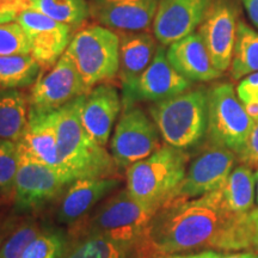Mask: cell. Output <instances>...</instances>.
I'll list each match as a JSON object with an SVG mask.
<instances>
[{"instance_id":"obj_22","label":"cell","mask_w":258,"mask_h":258,"mask_svg":"<svg viewBox=\"0 0 258 258\" xmlns=\"http://www.w3.org/2000/svg\"><path fill=\"white\" fill-rule=\"evenodd\" d=\"M152 250L118 243L98 234L84 235L63 258H157Z\"/></svg>"},{"instance_id":"obj_43","label":"cell","mask_w":258,"mask_h":258,"mask_svg":"<svg viewBox=\"0 0 258 258\" xmlns=\"http://www.w3.org/2000/svg\"><path fill=\"white\" fill-rule=\"evenodd\" d=\"M6 219H8V218H5V219H0V227H2V226L4 225V222L6 221Z\"/></svg>"},{"instance_id":"obj_38","label":"cell","mask_w":258,"mask_h":258,"mask_svg":"<svg viewBox=\"0 0 258 258\" xmlns=\"http://www.w3.org/2000/svg\"><path fill=\"white\" fill-rule=\"evenodd\" d=\"M221 258H258V253L253 251H246V252H237V253H222Z\"/></svg>"},{"instance_id":"obj_31","label":"cell","mask_w":258,"mask_h":258,"mask_svg":"<svg viewBox=\"0 0 258 258\" xmlns=\"http://www.w3.org/2000/svg\"><path fill=\"white\" fill-rule=\"evenodd\" d=\"M30 42L17 22L0 24V56L30 55Z\"/></svg>"},{"instance_id":"obj_29","label":"cell","mask_w":258,"mask_h":258,"mask_svg":"<svg viewBox=\"0 0 258 258\" xmlns=\"http://www.w3.org/2000/svg\"><path fill=\"white\" fill-rule=\"evenodd\" d=\"M42 228L40 222L34 218L16 222L0 246V258H21Z\"/></svg>"},{"instance_id":"obj_23","label":"cell","mask_w":258,"mask_h":258,"mask_svg":"<svg viewBox=\"0 0 258 258\" xmlns=\"http://www.w3.org/2000/svg\"><path fill=\"white\" fill-rule=\"evenodd\" d=\"M222 205L226 209L238 214H246L253 209L256 199V179L250 166L239 165L234 167L219 189Z\"/></svg>"},{"instance_id":"obj_3","label":"cell","mask_w":258,"mask_h":258,"mask_svg":"<svg viewBox=\"0 0 258 258\" xmlns=\"http://www.w3.org/2000/svg\"><path fill=\"white\" fill-rule=\"evenodd\" d=\"M209 89H189L152 103L148 111L166 145L186 151L207 135Z\"/></svg>"},{"instance_id":"obj_28","label":"cell","mask_w":258,"mask_h":258,"mask_svg":"<svg viewBox=\"0 0 258 258\" xmlns=\"http://www.w3.org/2000/svg\"><path fill=\"white\" fill-rule=\"evenodd\" d=\"M70 249V239L64 232L43 227L21 258H63Z\"/></svg>"},{"instance_id":"obj_39","label":"cell","mask_w":258,"mask_h":258,"mask_svg":"<svg viewBox=\"0 0 258 258\" xmlns=\"http://www.w3.org/2000/svg\"><path fill=\"white\" fill-rule=\"evenodd\" d=\"M253 217V221H254V239H253V250L257 251L258 253V208L252 209L251 211Z\"/></svg>"},{"instance_id":"obj_25","label":"cell","mask_w":258,"mask_h":258,"mask_svg":"<svg viewBox=\"0 0 258 258\" xmlns=\"http://www.w3.org/2000/svg\"><path fill=\"white\" fill-rule=\"evenodd\" d=\"M230 70L233 80L258 72V31L243 21L238 24Z\"/></svg>"},{"instance_id":"obj_35","label":"cell","mask_w":258,"mask_h":258,"mask_svg":"<svg viewBox=\"0 0 258 258\" xmlns=\"http://www.w3.org/2000/svg\"><path fill=\"white\" fill-rule=\"evenodd\" d=\"M25 9H29V0H0V11L19 14Z\"/></svg>"},{"instance_id":"obj_34","label":"cell","mask_w":258,"mask_h":258,"mask_svg":"<svg viewBox=\"0 0 258 258\" xmlns=\"http://www.w3.org/2000/svg\"><path fill=\"white\" fill-rule=\"evenodd\" d=\"M222 253L215 250H206L201 252L194 253H172V254H163L157 258H221Z\"/></svg>"},{"instance_id":"obj_33","label":"cell","mask_w":258,"mask_h":258,"mask_svg":"<svg viewBox=\"0 0 258 258\" xmlns=\"http://www.w3.org/2000/svg\"><path fill=\"white\" fill-rule=\"evenodd\" d=\"M237 158H239L241 163L250 166L251 169L258 167V116L253 118L252 128H251L246 143Z\"/></svg>"},{"instance_id":"obj_5","label":"cell","mask_w":258,"mask_h":258,"mask_svg":"<svg viewBox=\"0 0 258 258\" xmlns=\"http://www.w3.org/2000/svg\"><path fill=\"white\" fill-rule=\"evenodd\" d=\"M157 211L139 202L123 189L106 200L78 232L82 237L98 234L118 243L152 250L148 243V230Z\"/></svg>"},{"instance_id":"obj_32","label":"cell","mask_w":258,"mask_h":258,"mask_svg":"<svg viewBox=\"0 0 258 258\" xmlns=\"http://www.w3.org/2000/svg\"><path fill=\"white\" fill-rule=\"evenodd\" d=\"M237 95L251 117L258 116V72L250 74L240 80Z\"/></svg>"},{"instance_id":"obj_2","label":"cell","mask_w":258,"mask_h":258,"mask_svg":"<svg viewBox=\"0 0 258 258\" xmlns=\"http://www.w3.org/2000/svg\"><path fill=\"white\" fill-rule=\"evenodd\" d=\"M84 96L57 110V148L62 172L74 182L115 177L118 167L111 153L96 143L80 121Z\"/></svg>"},{"instance_id":"obj_7","label":"cell","mask_w":258,"mask_h":258,"mask_svg":"<svg viewBox=\"0 0 258 258\" xmlns=\"http://www.w3.org/2000/svg\"><path fill=\"white\" fill-rule=\"evenodd\" d=\"M252 124L253 118L231 83H220L209 89V143L228 148L238 156L243 151Z\"/></svg>"},{"instance_id":"obj_1","label":"cell","mask_w":258,"mask_h":258,"mask_svg":"<svg viewBox=\"0 0 258 258\" xmlns=\"http://www.w3.org/2000/svg\"><path fill=\"white\" fill-rule=\"evenodd\" d=\"M252 213H232L222 205L219 189L201 198L170 201L158 209L148 230L157 256L200 249L253 250Z\"/></svg>"},{"instance_id":"obj_20","label":"cell","mask_w":258,"mask_h":258,"mask_svg":"<svg viewBox=\"0 0 258 258\" xmlns=\"http://www.w3.org/2000/svg\"><path fill=\"white\" fill-rule=\"evenodd\" d=\"M56 121L57 110L51 112H29L27 129L18 144L22 145L40 163L64 175L61 169L57 148Z\"/></svg>"},{"instance_id":"obj_9","label":"cell","mask_w":258,"mask_h":258,"mask_svg":"<svg viewBox=\"0 0 258 258\" xmlns=\"http://www.w3.org/2000/svg\"><path fill=\"white\" fill-rule=\"evenodd\" d=\"M159 131L152 117L139 106L124 108L112 133L110 151L118 169L151 156L160 147Z\"/></svg>"},{"instance_id":"obj_18","label":"cell","mask_w":258,"mask_h":258,"mask_svg":"<svg viewBox=\"0 0 258 258\" xmlns=\"http://www.w3.org/2000/svg\"><path fill=\"white\" fill-rule=\"evenodd\" d=\"M120 177L76 179L67 186L57 207L56 220L72 226L82 221L91 209L120 186Z\"/></svg>"},{"instance_id":"obj_30","label":"cell","mask_w":258,"mask_h":258,"mask_svg":"<svg viewBox=\"0 0 258 258\" xmlns=\"http://www.w3.org/2000/svg\"><path fill=\"white\" fill-rule=\"evenodd\" d=\"M18 163L17 143L0 140V196L5 200V202L12 201L14 199Z\"/></svg>"},{"instance_id":"obj_10","label":"cell","mask_w":258,"mask_h":258,"mask_svg":"<svg viewBox=\"0 0 258 258\" xmlns=\"http://www.w3.org/2000/svg\"><path fill=\"white\" fill-rule=\"evenodd\" d=\"M122 85V106L141 102H160L191 89L192 83L173 69L166 57V47L159 44L150 66L138 78Z\"/></svg>"},{"instance_id":"obj_4","label":"cell","mask_w":258,"mask_h":258,"mask_svg":"<svg viewBox=\"0 0 258 258\" xmlns=\"http://www.w3.org/2000/svg\"><path fill=\"white\" fill-rule=\"evenodd\" d=\"M189 159L185 151L170 145L160 146L125 170V189L139 202L159 209L182 183Z\"/></svg>"},{"instance_id":"obj_17","label":"cell","mask_w":258,"mask_h":258,"mask_svg":"<svg viewBox=\"0 0 258 258\" xmlns=\"http://www.w3.org/2000/svg\"><path fill=\"white\" fill-rule=\"evenodd\" d=\"M122 108L118 90L110 84H101L84 96L79 111L80 121L90 137L105 147Z\"/></svg>"},{"instance_id":"obj_36","label":"cell","mask_w":258,"mask_h":258,"mask_svg":"<svg viewBox=\"0 0 258 258\" xmlns=\"http://www.w3.org/2000/svg\"><path fill=\"white\" fill-rule=\"evenodd\" d=\"M240 3L243 4L251 23L258 30V0H240Z\"/></svg>"},{"instance_id":"obj_19","label":"cell","mask_w":258,"mask_h":258,"mask_svg":"<svg viewBox=\"0 0 258 258\" xmlns=\"http://www.w3.org/2000/svg\"><path fill=\"white\" fill-rule=\"evenodd\" d=\"M166 57L173 69L191 83L213 82L221 76L199 31L167 46Z\"/></svg>"},{"instance_id":"obj_13","label":"cell","mask_w":258,"mask_h":258,"mask_svg":"<svg viewBox=\"0 0 258 258\" xmlns=\"http://www.w3.org/2000/svg\"><path fill=\"white\" fill-rule=\"evenodd\" d=\"M16 22L28 36L30 55L41 69H49L57 62L69 48L76 30L32 9H25L19 12Z\"/></svg>"},{"instance_id":"obj_21","label":"cell","mask_w":258,"mask_h":258,"mask_svg":"<svg viewBox=\"0 0 258 258\" xmlns=\"http://www.w3.org/2000/svg\"><path fill=\"white\" fill-rule=\"evenodd\" d=\"M120 37V70L121 84L138 78L150 66L156 55L159 42L148 31L118 34Z\"/></svg>"},{"instance_id":"obj_6","label":"cell","mask_w":258,"mask_h":258,"mask_svg":"<svg viewBox=\"0 0 258 258\" xmlns=\"http://www.w3.org/2000/svg\"><path fill=\"white\" fill-rule=\"evenodd\" d=\"M67 53L89 90L109 84L120 70V37L101 24H93L74 34Z\"/></svg>"},{"instance_id":"obj_40","label":"cell","mask_w":258,"mask_h":258,"mask_svg":"<svg viewBox=\"0 0 258 258\" xmlns=\"http://www.w3.org/2000/svg\"><path fill=\"white\" fill-rule=\"evenodd\" d=\"M16 12H9V11H0V24L10 23V22H15L17 18Z\"/></svg>"},{"instance_id":"obj_15","label":"cell","mask_w":258,"mask_h":258,"mask_svg":"<svg viewBox=\"0 0 258 258\" xmlns=\"http://www.w3.org/2000/svg\"><path fill=\"white\" fill-rule=\"evenodd\" d=\"M215 0H159L153 35L161 46L188 36L201 27Z\"/></svg>"},{"instance_id":"obj_11","label":"cell","mask_w":258,"mask_h":258,"mask_svg":"<svg viewBox=\"0 0 258 258\" xmlns=\"http://www.w3.org/2000/svg\"><path fill=\"white\" fill-rule=\"evenodd\" d=\"M90 90L80 78L67 51L42 77H38L28 95L29 112L56 111Z\"/></svg>"},{"instance_id":"obj_27","label":"cell","mask_w":258,"mask_h":258,"mask_svg":"<svg viewBox=\"0 0 258 258\" xmlns=\"http://www.w3.org/2000/svg\"><path fill=\"white\" fill-rule=\"evenodd\" d=\"M29 9L74 29L82 27L91 17L88 0H30Z\"/></svg>"},{"instance_id":"obj_16","label":"cell","mask_w":258,"mask_h":258,"mask_svg":"<svg viewBox=\"0 0 258 258\" xmlns=\"http://www.w3.org/2000/svg\"><path fill=\"white\" fill-rule=\"evenodd\" d=\"M91 17L98 24L125 32L152 27L159 0H89Z\"/></svg>"},{"instance_id":"obj_41","label":"cell","mask_w":258,"mask_h":258,"mask_svg":"<svg viewBox=\"0 0 258 258\" xmlns=\"http://www.w3.org/2000/svg\"><path fill=\"white\" fill-rule=\"evenodd\" d=\"M254 179H256V201L258 205V167H257L256 173H254Z\"/></svg>"},{"instance_id":"obj_26","label":"cell","mask_w":258,"mask_h":258,"mask_svg":"<svg viewBox=\"0 0 258 258\" xmlns=\"http://www.w3.org/2000/svg\"><path fill=\"white\" fill-rule=\"evenodd\" d=\"M40 73L41 66L31 55L0 56V90L34 85Z\"/></svg>"},{"instance_id":"obj_12","label":"cell","mask_w":258,"mask_h":258,"mask_svg":"<svg viewBox=\"0 0 258 258\" xmlns=\"http://www.w3.org/2000/svg\"><path fill=\"white\" fill-rule=\"evenodd\" d=\"M235 159L237 154L228 148L209 144L190 163L184 178L170 201L198 199L220 189L234 169Z\"/></svg>"},{"instance_id":"obj_8","label":"cell","mask_w":258,"mask_h":258,"mask_svg":"<svg viewBox=\"0 0 258 258\" xmlns=\"http://www.w3.org/2000/svg\"><path fill=\"white\" fill-rule=\"evenodd\" d=\"M18 145V170L15 180L14 209L16 212L36 211L62 194L71 180L59 171L35 159Z\"/></svg>"},{"instance_id":"obj_14","label":"cell","mask_w":258,"mask_h":258,"mask_svg":"<svg viewBox=\"0 0 258 258\" xmlns=\"http://www.w3.org/2000/svg\"><path fill=\"white\" fill-rule=\"evenodd\" d=\"M238 10L233 0H215L199 32L219 72L230 69L238 31Z\"/></svg>"},{"instance_id":"obj_37","label":"cell","mask_w":258,"mask_h":258,"mask_svg":"<svg viewBox=\"0 0 258 258\" xmlns=\"http://www.w3.org/2000/svg\"><path fill=\"white\" fill-rule=\"evenodd\" d=\"M15 219L12 218H8L6 219V221L4 222V225L0 227V246H2L3 241H4V239L6 238V235H8V233L10 231H11V228L14 227L15 226Z\"/></svg>"},{"instance_id":"obj_24","label":"cell","mask_w":258,"mask_h":258,"mask_svg":"<svg viewBox=\"0 0 258 258\" xmlns=\"http://www.w3.org/2000/svg\"><path fill=\"white\" fill-rule=\"evenodd\" d=\"M28 121V96L18 89L0 90V140L19 143Z\"/></svg>"},{"instance_id":"obj_44","label":"cell","mask_w":258,"mask_h":258,"mask_svg":"<svg viewBox=\"0 0 258 258\" xmlns=\"http://www.w3.org/2000/svg\"><path fill=\"white\" fill-rule=\"evenodd\" d=\"M29 2H30V0H29Z\"/></svg>"},{"instance_id":"obj_42","label":"cell","mask_w":258,"mask_h":258,"mask_svg":"<svg viewBox=\"0 0 258 258\" xmlns=\"http://www.w3.org/2000/svg\"><path fill=\"white\" fill-rule=\"evenodd\" d=\"M4 203H6V202H5V200H4V199H3V198H2V196H0V207H2V206H3V205H4Z\"/></svg>"}]
</instances>
